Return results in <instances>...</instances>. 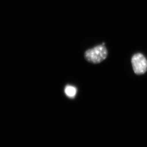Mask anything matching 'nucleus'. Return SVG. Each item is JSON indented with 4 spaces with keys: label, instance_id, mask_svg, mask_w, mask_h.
<instances>
[{
    "label": "nucleus",
    "instance_id": "nucleus-1",
    "mask_svg": "<svg viewBox=\"0 0 147 147\" xmlns=\"http://www.w3.org/2000/svg\"><path fill=\"white\" fill-rule=\"evenodd\" d=\"M107 55V49L104 45L101 44L86 51L84 56L88 61L94 64H98L105 59Z\"/></svg>",
    "mask_w": 147,
    "mask_h": 147
},
{
    "label": "nucleus",
    "instance_id": "nucleus-2",
    "mask_svg": "<svg viewBox=\"0 0 147 147\" xmlns=\"http://www.w3.org/2000/svg\"><path fill=\"white\" fill-rule=\"evenodd\" d=\"M132 65L135 73L142 75L145 73L147 70V60L143 54H136L131 59Z\"/></svg>",
    "mask_w": 147,
    "mask_h": 147
},
{
    "label": "nucleus",
    "instance_id": "nucleus-3",
    "mask_svg": "<svg viewBox=\"0 0 147 147\" xmlns=\"http://www.w3.org/2000/svg\"><path fill=\"white\" fill-rule=\"evenodd\" d=\"M65 93L68 97L74 98L77 93L76 88L72 86H67L65 88Z\"/></svg>",
    "mask_w": 147,
    "mask_h": 147
}]
</instances>
